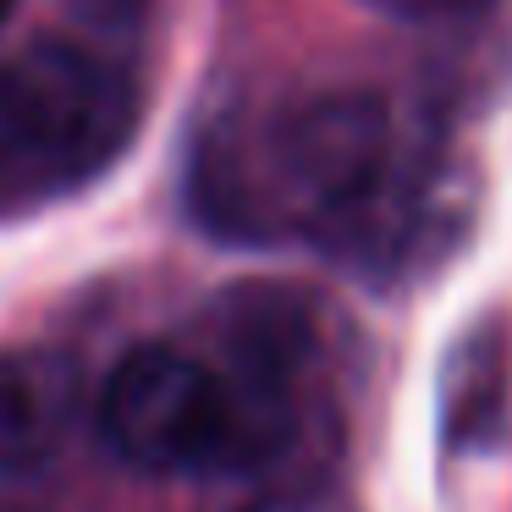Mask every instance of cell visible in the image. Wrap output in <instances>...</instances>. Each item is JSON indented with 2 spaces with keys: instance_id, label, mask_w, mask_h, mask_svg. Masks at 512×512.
Wrapping results in <instances>:
<instances>
[{
  "instance_id": "cell-1",
  "label": "cell",
  "mask_w": 512,
  "mask_h": 512,
  "mask_svg": "<svg viewBox=\"0 0 512 512\" xmlns=\"http://www.w3.org/2000/svg\"><path fill=\"white\" fill-rule=\"evenodd\" d=\"M138 127V89L89 45L45 39L0 61V221L67 193L122 160Z\"/></svg>"
},
{
  "instance_id": "cell-2",
  "label": "cell",
  "mask_w": 512,
  "mask_h": 512,
  "mask_svg": "<svg viewBox=\"0 0 512 512\" xmlns=\"http://www.w3.org/2000/svg\"><path fill=\"white\" fill-rule=\"evenodd\" d=\"M100 430L144 474H232L281 446L287 424L243 402L226 369L166 342H144L100 391Z\"/></svg>"
},
{
  "instance_id": "cell-3",
  "label": "cell",
  "mask_w": 512,
  "mask_h": 512,
  "mask_svg": "<svg viewBox=\"0 0 512 512\" xmlns=\"http://www.w3.org/2000/svg\"><path fill=\"white\" fill-rule=\"evenodd\" d=\"M243 171H259V199L248 215L276 210L287 221H347L386 188L391 111L375 94H314L270 122L259 160Z\"/></svg>"
},
{
  "instance_id": "cell-4",
  "label": "cell",
  "mask_w": 512,
  "mask_h": 512,
  "mask_svg": "<svg viewBox=\"0 0 512 512\" xmlns=\"http://www.w3.org/2000/svg\"><path fill=\"white\" fill-rule=\"evenodd\" d=\"M78 424V369L50 347L0 353V479L50 468Z\"/></svg>"
},
{
  "instance_id": "cell-5",
  "label": "cell",
  "mask_w": 512,
  "mask_h": 512,
  "mask_svg": "<svg viewBox=\"0 0 512 512\" xmlns=\"http://www.w3.org/2000/svg\"><path fill=\"white\" fill-rule=\"evenodd\" d=\"M496 408H501V347L485 336V342L457 347V358H452V380H446V430H452L457 441H468V435L490 430Z\"/></svg>"
},
{
  "instance_id": "cell-6",
  "label": "cell",
  "mask_w": 512,
  "mask_h": 512,
  "mask_svg": "<svg viewBox=\"0 0 512 512\" xmlns=\"http://www.w3.org/2000/svg\"><path fill=\"white\" fill-rule=\"evenodd\" d=\"M6 17H12V0H0V23H6Z\"/></svg>"
}]
</instances>
